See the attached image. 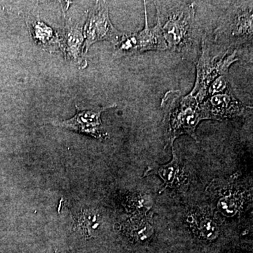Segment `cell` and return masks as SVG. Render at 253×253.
<instances>
[{"label":"cell","mask_w":253,"mask_h":253,"mask_svg":"<svg viewBox=\"0 0 253 253\" xmlns=\"http://www.w3.org/2000/svg\"><path fill=\"white\" fill-rule=\"evenodd\" d=\"M161 109L166 147H173L176 138L184 134L199 141L196 129L204 118L201 104L194 96H183L179 90L168 91L161 101Z\"/></svg>","instance_id":"obj_1"},{"label":"cell","mask_w":253,"mask_h":253,"mask_svg":"<svg viewBox=\"0 0 253 253\" xmlns=\"http://www.w3.org/2000/svg\"><path fill=\"white\" fill-rule=\"evenodd\" d=\"M157 23L166 40L168 49L186 54L194 38L195 4L186 1H154Z\"/></svg>","instance_id":"obj_2"},{"label":"cell","mask_w":253,"mask_h":253,"mask_svg":"<svg viewBox=\"0 0 253 253\" xmlns=\"http://www.w3.org/2000/svg\"><path fill=\"white\" fill-rule=\"evenodd\" d=\"M214 34L216 42L228 48L252 42V1L237 3L228 10L221 17Z\"/></svg>","instance_id":"obj_3"},{"label":"cell","mask_w":253,"mask_h":253,"mask_svg":"<svg viewBox=\"0 0 253 253\" xmlns=\"http://www.w3.org/2000/svg\"><path fill=\"white\" fill-rule=\"evenodd\" d=\"M236 50L229 54V50L224 54L214 55L211 52L207 39L204 38L202 53L196 68V79L194 89L191 95L194 96L199 102L207 96L208 88L213 81L221 76L229 74V68L233 63L236 62L239 58L236 56Z\"/></svg>","instance_id":"obj_4"},{"label":"cell","mask_w":253,"mask_h":253,"mask_svg":"<svg viewBox=\"0 0 253 253\" xmlns=\"http://www.w3.org/2000/svg\"><path fill=\"white\" fill-rule=\"evenodd\" d=\"M145 26L142 31L131 34L123 35L115 43V55L121 56H132L148 51H165L168 49L166 40L157 23L150 28L148 23L147 9L144 1Z\"/></svg>","instance_id":"obj_5"},{"label":"cell","mask_w":253,"mask_h":253,"mask_svg":"<svg viewBox=\"0 0 253 253\" xmlns=\"http://www.w3.org/2000/svg\"><path fill=\"white\" fill-rule=\"evenodd\" d=\"M121 36L111 23L107 5L97 1L89 12L84 26V54L94 43L105 41L116 43Z\"/></svg>","instance_id":"obj_6"},{"label":"cell","mask_w":253,"mask_h":253,"mask_svg":"<svg viewBox=\"0 0 253 253\" xmlns=\"http://www.w3.org/2000/svg\"><path fill=\"white\" fill-rule=\"evenodd\" d=\"M116 106L117 105L112 104L105 107L82 109L76 106V114L71 119L51 123L53 126L87 134L99 140H106L109 137V134L103 127L101 115L108 109Z\"/></svg>","instance_id":"obj_7"},{"label":"cell","mask_w":253,"mask_h":253,"mask_svg":"<svg viewBox=\"0 0 253 253\" xmlns=\"http://www.w3.org/2000/svg\"><path fill=\"white\" fill-rule=\"evenodd\" d=\"M204 120L224 121L243 117L252 111V107L246 106L236 99L230 90L209 96L201 105Z\"/></svg>","instance_id":"obj_8"},{"label":"cell","mask_w":253,"mask_h":253,"mask_svg":"<svg viewBox=\"0 0 253 253\" xmlns=\"http://www.w3.org/2000/svg\"><path fill=\"white\" fill-rule=\"evenodd\" d=\"M61 38V49H63L65 56L80 66L85 68L86 62L83 59V51L84 46V35L82 28L68 21Z\"/></svg>","instance_id":"obj_9"},{"label":"cell","mask_w":253,"mask_h":253,"mask_svg":"<svg viewBox=\"0 0 253 253\" xmlns=\"http://www.w3.org/2000/svg\"><path fill=\"white\" fill-rule=\"evenodd\" d=\"M26 23L32 38L38 45L51 53L56 52L61 49V38L52 28L39 18L32 16L26 18Z\"/></svg>","instance_id":"obj_10"},{"label":"cell","mask_w":253,"mask_h":253,"mask_svg":"<svg viewBox=\"0 0 253 253\" xmlns=\"http://www.w3.org/2000/svg\"><path fill=\"white\" fill-rule=\"evenodd\" d=\"M183 169L182 162L172 147V158L170 162L165 165L154 164L148 168L143 176L158 175L163 179V186L160 190L162 194L167 188H176L180 182L181 172Z\"/></svg>","instance_id":"obj_11"},{"label":"cell","mask_w":253,"mask_h":253,"mask_svg":"<svg viewBox=\"0 0 253 253\" xmlns=\"http://www.w3.org/2000/svg\"><path fill=\"white\" fill-rule=\"evenodd\" d=\"M191 224L194 226L195 230L201 237L205 239H215L219 234V227L217 223L211 216L206 214H192Z\"/></svg>","instance_id":"obj_12"},{"label":"cell","mask_w":253,"mask_h":253,"mask_svg":"<svg viewBox=\"0 0 253 253\" xmlns=\"http://www.w3.org/2000/svg\"><path fill=\"white\" fill-rule=\"evenodd\" d=\"M130 226L129 233L133 239L137 241H144L152 236L154 233L152 226L145 220L135 221Z\"/></svg>","instance_id":"obj_13"},{"label":"cell","mask_w":253,"mask_h":253,"mask_svg":"<svg viewBox=\"0 0 253 253\" xmlns=\"http://www.w3.org/2000/svg\"><path fill=\"white\" fill-rule=\"evenodd\" d=\"M238 194H231L219 201L218 206L221 212L227 216H232L239 211L242 201Z\"/></svg>","instance_id":"obj_14"},{"label":"cell","mask_w":253,"mask_h":253,"mask_svg":"<svg viewBox=\"0 0 253 253\" xmlns=\"http://www.w3.org/2000/svg\"><path fill=\"white\" fill-rule=\"evenodd\" d=\"M83 227L86 228L87 234H92L94 231L97 230L100 226V216L94 211H86L82 219Z\"/></svg>","instance_id":"obj_15"},{"label":"cell","mask_w":253,"mask_h":253,"mask_svg":"<svg viewBox=\"0 0 253 253\" xmlns=\"http://www.w3.org/2000/svg\"><path fill=\"white\" fill-rule=\"evenodd\" d=\"M229 80L227 76H221L217 78L215 81L212 82L208 89L206 97L212 96V95L221 94L229 90Z\"/></svg>","instance_id":"obj_16"},{"label":"cell","mask_w":253,"mask_h":253,"mask_svg":"<svg viewBox=\"0 0 253 253\" xmlns=\"http://www.w3.org/2000/svg\"><path fill=\"white\" fill-rule=\"evenodd\" d=\"M0 8H1V5H0Z\"/></svg>","instance_id":"obj_17"}]
</instances>
